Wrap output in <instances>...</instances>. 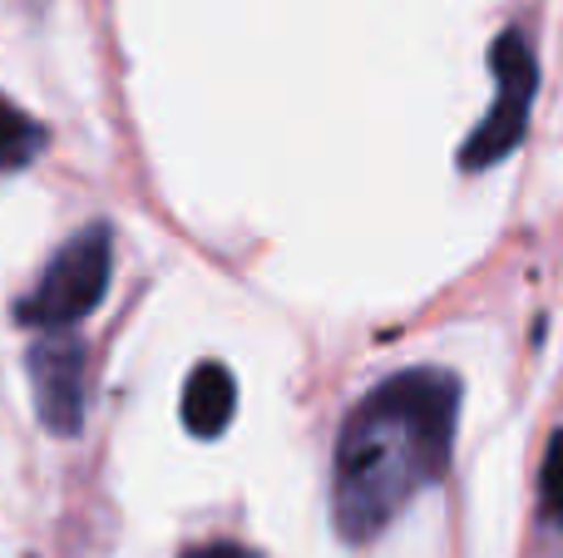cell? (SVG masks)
I'll use <instances>...</instances> for the list:
<instances>
[{
  "mask_svg": "<svg viewBox=\"0 0 563 558\" xmlns=\"http://www.w3.org/2000/svg\"><path fill=\"white\" fill-rule=\"evenodd\" d=\"M30 391H35V415L49 435L75 440L85 431L89 405V351L75 332H45L25 351Z\"/></svg>",
  "mask_w": 563,
  "mask_h": 558,
  "instance_id": "4",
  "label": "cell"
},
{
  "mask_svg": "<svg viewBox=\"0 0 563 558\" xmlns=\"http://www.w3.org/2000/svg\"><path fill=\"white\" fill-rule=\"evenodd\" d=\"M238 411V386L233 371L218 361H203L194 376L184 381V425L198 440H218V435L233 425Z\"/></svg>",
  "mask_w": 563,
  "mask_h": 558,
  "instance_id": "5",
  "label": "cell"
},
{
  "mask_svg": "<svg viewBox=\"0 0 563 558\" xmlns=\"http://www.w3.org/2000/svg\"><path fill=\"white\" fill-rule=\"evenodd\" d=\"M109 272H114V227L89 223L75 237H65L55 257L45 263L40 282L20 297L15 316L25 326L45 332H75L109 292Z\"/></svg>",
  "mask_w": 563,
  "mask_h": 558,
  "instance_id": "2",
  "label": "cell"
},
{
  "mask_svg": "<svg viewBox=\"0 0 563 558\" xmlns=\"http://www.w3.org/2000/svg\"><path fill=\"white\" fill-rule=\"evenodd\" d=\"M544 510L563 534V431L549 440V455H544Z\"/></svg>",
  "mask_w": 563,
  "mask_h": 558,
  "instance_id": "7",
  "label": "cell"
},
{
  "mask_svg": "<svg viewBox=\"0 0 563 558\" xmlns=\"http://www.w3.org/2000/svg\"><path fill=\"white\" fill-rule=\"evenodd\" d=\"M45 144H49L45 124L0 94V174H20V168H30L40 154H45Z\"/></svg>",
  "mask_w": 563,
  "mask_h": 558,
  "instance_id": "6",
  "label": "cell"
},
{
  "mask_svg": "<svg viewBox=\"0 0 563 558\" xmlns=\"http://www.w3.org/2000/svg\"><path fill=\"white\" fill-rule=\"evenodd\" d=\"M460 425V381L440 366L396 371L341 421L331 460V520L346 544L386 534L445 480Z\"/></svg>",
  "mask_w": 563,
  "mask_h": 558,
  "instance_id": "1",
  "label": "cell"
},
{
  "mask_svg": "<svg viewBox=\"0 0 563 558\" xmlns=\"http://www.w3.org/2000/svg\"><path fill=\"white\" fill-rule=\"evenodd\" d=\"M184 558H263V554L247 549V544H228V539H218V544H198V549H188Z\"/></svg>",
  "mask_w": 563,
  "mask_h": 558,
  "instance_id": "8",
  "label": "cell"
},
{
  "mask_svg": "<svg viewBox=\"0 0 563 558\" xmlns=\"http://www.w3.org/2000/svg\"><path fill=\"white\" fill-rule=\"evenodd\" d=\"M489 69H495V104L485 109V119L475 124V134L465 138L460 148V164L470 174L479 168H495L525 144L529 134V109H534L539 94V65H534V49H529L525 30H505V35L489 45Z\"/></svg>",
  "mask_w": 563,
  "mask_h": 558,
  "instance_id": "3",
  "label": "cell"
}]
</instances>
